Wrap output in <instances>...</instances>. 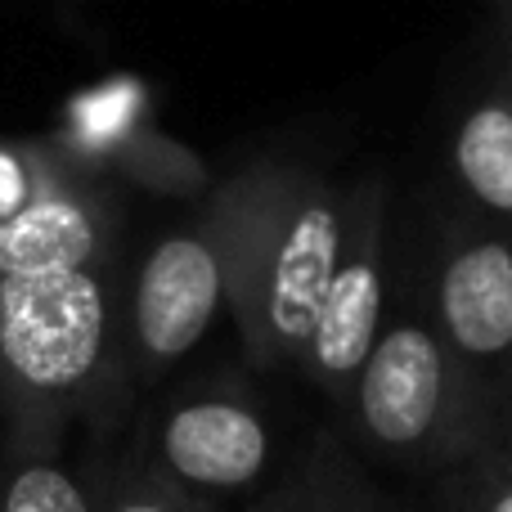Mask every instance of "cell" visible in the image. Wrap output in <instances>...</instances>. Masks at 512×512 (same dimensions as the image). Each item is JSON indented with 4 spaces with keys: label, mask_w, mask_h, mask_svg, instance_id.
Masks as SVG:
<instances>
[{
    "label": "cell",
    "mask_w": 512,
    "mask_h": 512,
    "mask_svg": "<svg viewBox=\"0 0 512 512\" xmlns=\"http://www.w3.org/2000/svg\"><path fill=\"white\" fill-rule=\"evenodd\" d=\"M122 265L0 274V436L68 450L126 400Z\"/></svg>",
    "instance_id": "obj_1"
},
{
    "label": "cell",
    "mask_w": 512,
    "mask_h": 512,
    "mask_svg": "<svg viewBox=\"0 0 512 512\" xmlns=\"http://www.w3.org/2000/svg\"><path fill=\"white\" fill-rule=\"evenodd\" d=\"M230 234V319L256 369H297L346 225V185L261 158L212 189Z\"/></svg>",
    "instance_id": "obj_2"
},
{
    "label": "cell",
    "mask_w": 512,
    "mask_h": 512,
    "mask_svg": "<svg viewBox=\"0 0 512 512\" xmlns=\"http://www.w3.org/2000/svg\"><path fill=\"white\" fill-rule=\"evenodd\" d=\"M342 409L364 450L427 472L459 468L504 427V414L454 360L423 310L387 315Z\"/></svg>",
    "instance_id": "obj_3"
},
{
    "label": "cell",
    "mask_w": 512,
    "mask_h": 512,
    "mask_svg": "<svg viewBox=\"0 0 512 512\" xmlns=\"http://www.w3.org/2000/svg\"><path fill=\"white\" fill-rule=\"evenodd\" d=\"M230 310V234L221 203L158 234L122 279V364L131 387L171 373Z\"/></svg>",
    "instance_id": "obj_4"
},
{
    "label": "cell",
    "mask_w": 512,
    "mask_h": 512,
    "mask_svg": "<svg viewBox=\"0 0 512 512\" xmlns=\"http://www.w3.org/2000/svg\"><path fill=\"white\" fill-rule=\"evenodd\" d=\"M423 315L490 405L512 414V230L459 212L427 252Z\"/></svg>",
    "instance_id": "obj_5"
},
{
    "label": "cell",
    "mask_w": 512,
    "mask_h": 512,
    "mask_svg": "<svg viewBox=\"0 0 512 512\" xmlns=\"http://www.w3.org/2000/svg\"><path fill=\"white\" fill-rule=\"evenodd\" d=\"M387 225L391 185L378 171H364L346 185V225L337 265L328 274L310 342L297 369L328 400L342 405L360 364L369 360L382 324H387Z\"/></svg>",
    "instance_id": "obj_6"
},
{
    "label": "cell",
    "mask_w": 512,
    "mask_h": 512,
    "mask_svg": "<svg viewBox=\"0 0 512 512\" xmlns=\"http://www.w3.org/2000/svg\"><path fill=\"white\" fill-rule=\"evenodd\" d=\"M149 86L140 77H104L95 86L77 90L63 104L59 126L50 144L95 176L122 171L126 180L158 189V194H198L207 189V167L185 149L167 140L153 126Z\"/></svg>",
    "instance_id": "obj_7"
},
{
    "label": "cell",
    "mask_w": 512,
    "mask_h": 512,
    "mask_svg": "<svg viewBox=\"0 0 512 512\" xmlns=\"http://www.w3.org/2000/svg\"><path fill=\"white\" fill-rule=\"evenodd\" d=\"M171 481L194 495H239L265 477L274 432L265 409L243 387H194L153 418L140 445Z\"/></svg>",
    "instance_id": "obj_8"
},
{
    "label": "cell",
    "mask_w": 512,
    "mask_h": 512,
    "mask_svg": "<svg viewBox=\"0 0 512 512\" xmlns=\"http://www.w3.org/2000/svg\"><path fill=\"white\" fill-rule=\"evenodd\" d=\"M117 252H122V212L108 176L77 167L63 153L36 203L0 225V274L117 265Z\"/></svg>",
    "instance_id": "obj_9"
},
{
    "label": "cell",
    "mask_w": 512,
    "mask_h": 512,
    "mask_svg": "<svg viewBox=\"0 0 512 512\" xmlns=\"http://www.w3.org/2000/svg\"><path fill=\"white\" fill-rule=\"evenodd\" d=\"M450 180L463 212L512 230V95L504 81L472 95L454 122Z\"/></svg>",
    "instance_id": "obj_10"
},
{
    "label": "cell",
    "mask_w": 512,
    "mask_h": 512,
    "mask_svg": "<svg viewBox=\"0 0 512 512\" xmlns=\"http://www.w3.org/2000/svg\"><path fill=\"white\" fill-rule=\"evenodd\" d=\"M0 512H99L95 481L72 468L68 450L0 436Z\"/></svg>",
    "instance_id": "obj_11"
},
{
    "label": "cell",
    "mask_w": 512,
    "mask_h": 512,
    "mask_svg": "<svg viewBox=\"0 0 512 512\" xmlns=\"http://www.w3.org/2000/svg\"><path fill=\"white\" fill-rule=\"evenodd\" d=\"M297 477L301 490H306L310 512H405L396 499H387L373 486L369 472L360 468V459L328 432L315 436Z\"/></svg>",
    "instance_id": "obj_12"
},
{
    "label": "cell",
    "mask_w": 512,
    "mask_h": 512,
    "mask_svg": "<svg viewBox=\"0 0 512 512\" xmlns=\"http://www.w3.org/2000/svg\"><path fill=\"white\" fill-rule=\"evenodd\" d=\"M99 512H221L216 499L194 495L180 481H171L144 450H126L95 477Z\"/></svg>",
    "instance_id": "obj_13"
},
{
    "label": "cell",
    "mask_w": 512,
    "mask_h": 512,
    "mask_svg": "<svg viewBox=\"0 0 512 512\" xmlns=\"http://www.w3.org/2000/svg\"><path fill=\"white\" fill-rule=\"evenodd\" d=\"M436 508L441 512H512V472L499 450V436L463 459L459 468L441 472L436 486Z\"/></svg>",
    "instance_id": "obj_14"
},
{
    "label": "cell",
    "mask_w": 512,
    "mask_h": 512,
    "mask_svg": "<svg viewBox=\"0 0 512 512\" xmlns=\"http://www.w3.org/2000/svg\"><path fill=\"white\" fill-rule=\"evenodd\" d=\"M59 167V149L50 140H9L0 135V225L36 203Z\"/></svg>",
    "instance_id": "obj_15"
},
{
    "label": "cell",
    "mask_w": 512,
    "mask_h": 512,
    "mask_svg": "<svg viewBox=\"0 0 512 512\" xmlns=\"http://www.w3.org/2000/svg\"><path fill=\"white\" fill-rule=\"evenodd\" d=\"M256 512H310L306 508V490H301V477L292 472L288 481H279V486L270 490V495L256 504Z\"/></svg>",
    "instance_id": "obj_16"
},
{
    "label": "cell",
    "mask_w": 512,
    "mask_h": 512,
    "mask_svg": "<svg viewBox=\"0 0 512 512\" xmlns=\"http://www.w3.org/2000/svg\"><path fill=\"white\" fill-rule=\"evenodd\" d=\"M499 450H504V463H508V472H512V414L504 418V427H499Z\"/></svg>",
    "instance_id": "obj_17"
},
{
    "label": "cell",
    "mask_w": 512,
    "mask_h": 512,
    "mask_svg": "<svg viewBox=\"0 0 512 512\" xmlns=\"http://www.w3.org/2000/svg\"><path fill=\"white\" fill-rule=\"evenodd\" d=\"M495 14H499V36H504V50H512V5L495 9Z\"/></svg>",
    "instance_id": "obj_18"
},
{
    "label": "cell",
    "mask_w": 512,
    "mask_h": 512,
    "mask_svg": "<svg viewBox=\"0 0 512 512\" xmlns=\"http://www.w3.org/2000/svg\"><path fill=\"white\" fill-rule=\"evenodd\" d=\"M499 81H504V90L512 95V50H504V68H499Z\"/></svg>",
    "instance_id": "obj_19"
},
{
    "label": "cell",
    "mask_w": 512,
    "mask_h": 512,
    "mask_svg": "<svg viewBox=\"0 0 512 512\" xmlns=\"http://www.w3.org/2000/svg\"><path fill=\"white\" fill-rule=\"evenodd\" d=\"M490 5H495V9H504V5H512V0H490Z\"/></svg>",
    "instance_id": "obj_20"
}]
</instances>
